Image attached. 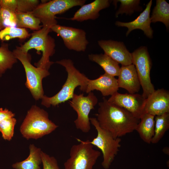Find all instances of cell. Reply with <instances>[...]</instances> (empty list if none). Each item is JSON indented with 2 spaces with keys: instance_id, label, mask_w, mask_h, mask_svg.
Here are the masks:
<instances>
[{
  "instance_id": "cell-7",
  "label": "cell",
  "mask_w": 169,
  "mask_h": 169,
  "mask_svg": "<svg viewBox=\"0 0 169 169\" xmlns=\"http://www.w3.org/2000/svg\"><path fill=\"white\" fill-rule=\"evenodd\" d=\"M13 52L15 57L20 61L24 68L27 78L26 87L36 100L41 99L44 96L42 80L49 75V69L33 66L30 63L28 53L22 51L18 46L16 47Z\"/></svg>"
},
{
  "instance_id": "cell-11",
  "label": "cell",
  "mask_w": 169,
  "mask_h": 169,
  "mask_svg": "<svg viewBox=\"0 0 169 169\" xmlns=\"http://www.w3.org/2000/svg\"><path fill=\"white\" fill-rule=\"evenodd\" d=\"M50 29L62 38L69 49L79 52L85 51L89 43L83 29L58 24L51 27Z\"/></svg>"
},
{
  "instance_id": "cell-18",
  "label": "cell",
  "mask_w": 169,
  "mask_h": 169,
  "mask_svg": "<svg viewBox=\"0 0 169 169\" xmlns=\"http://www.w3.org/2000/svg\"><path fill=\"white\" fill-rule=\"evenodd\" d=\"M117 79L114 76L105 73L97 79H89L86 93L96 90L100 91L103 96L111 95L119 90Z\"/></svg>"
},
{
  "instance_id": "cell-2",
  "label": "cell",
  "mask_w": 169,
  "mask_h": 169,
  "mask_svg": "<svg viewBox=\"0 0 169 169\" xmlns=\"http://www.w3.org/2000/svg\"><path fill=\"white\" fill-rule=\"evenodd\" d=\"M55 63L65 68L67 77L61 89L57 94L51 97L44 95L41 98L42 105L47 108L51 105L56 106L72 99L74 90L78 86L80 87L81 91L85 92L89 79L75 68L71 59H64Z\"/></svg>"
},
{
  "instance_id": "cell-17",
  "label": "cell",
  "mask_w": 169,
  "mask_h": 169,
  "mask_svg": "<svg viewBox=\"0 0 169 169\" xmlns=\"http://www.w3.org/2000/svg\"><path fill=\"white\" fill-rule=\"evenodd\" d=\"M111 2L109 0H95L90 3L84 4L72 17L66 19L80 22L95 20L99 17L100 11L108 8Z\"/></svg>"
},
{
  "instance_id": "cell-31",
  "label": "cell",
  "mask_w": 169,
  "mask_h": 169,
  "mask_svg": "<svg viewBox=\"0 0 169 169\" xmlns=\"http://www.w3.org/2000/svg\"><path fill=\"white\" fill-rule=\"evenodd\" d=\"M41 159L43 169H60L56 159L42 151Z\"/></svg>"
},
{
  "instance_id": "cell-33",
  "label": "cell",
  "mask_w": 169,
  "mask_h": 169,
  "mask_svg": "<svg viewBox=\"0 0 169 169\" xmlns=\"http://www.w3.org/2000/svg\"><path fill=\"white\" fill-rule=\"evenodd\" d=\"M15 114L8 109L0 108V122L7 118L14 117Z\"/></svg>"
},
{
  "instance_id": "cell-22",
  "label": "cell",
  "mask_w": 169,
  "mask_h": 169,
  "mask_svg": "<svg viewBox=\"0 0 169 169\" xmlns=\"http://www.w3.org/2000/svg\"><path fill=\"white\" fill-rule=\"evenodd\" d=\"M150 19L151 23L161 22L168 30L169 28V4L165 0H156L152 10Z\"/></svg>"
},
{
  "instance_id": "cell-26",
  "label": "cell",
  "mask_w": 169,
  "mask_h": 169,
  "mask_svg": "<svg viewBox=\"0 0 169 169\" xmlns=\"http://www.w3.org/2000/svg\"><path fill=\"white\" fill-rule=\"evenodd\" d=\"M112 1L115 8L117 7V3L120 2V3L115 14L116 18L119 15L124 13L131 15L135 12H141L143 10L142 7L139 5L140 3L139 0H115Z\"/></svg>"
},
{
  "instance_id": "cell-14",
  "label": "cell",
  "mask_w": 169,
  "mask_h": 169,
  "mask_svg": "<svg viewBox=\"0 0 169 169\" xmlns=\"http://www.w3.org/2000/svg\"><path fill=\"white\" fill-rule=\"evenodd\" d=\"M169 113V92L163 89L155 91L146 99L144 114L155 116Z\"/></svg>"
},
{
  "instance_id": "cell-32",
  "label": "cell",
  "mask_w": 169,
  "mask_h": 169,
  "mask_svg": "<svg viewBox=\"0 0 169 169\" xmlns=\"http://www.w3.org/2000/svg\"><path fill=\"white\" fill-rule=\"evenodd\" d=\"M0 6L7 8L16 12L17 0H0Z\"/></svg>"
},
{
  "instance_id": "cell-34",
  "label": "cell",
  "mask_w": 169,
  "mask_h": 169,
  "mask_svg": "<svg viewBox=\"0 0 169 169\" xmlns=\"http://www.w3.org/2000/svg\"><path fill=\"white\" fill-rule=\"evenodd\" d=\"M4 27L3 25V22L2 18L0 13V30H1L4 28Z\"/></svg>"
},
{
  "instance_id": "cell-6",
  "label": "cell",
  "mask_w": 169,
  "mask_h": 169,
  "mask_svg": "<svg viewBox=\"0 0 169 169\" xmlns=\"http://www.w3.org/2000/svg\"><path fill=\"white\" fill-rule=\"evenodd\" d=\"M77 140L80 143L71 148L69 157L64 164V169H93L101 152L94 148L90 140Z\"/></svg>"
},
{
  "instance_id": "cell-29",
  "label": "cell",
  "mask_w": 169,
  "mask_h": 169,
  "mask_svg": "<svg viewBox=\"0 0 169 169\" xmlns=\"http://www.w3.org/2000/svg\"><path fill=\"white\" fill-rule=\"evenodd\" d=\"M0 13L4 28L7 27H16L17 18L15 12L7 8L0 6Z\"/></svg>"
},
{
  "instance_id": "cell-25",
  "label": "cell",
  "mask_w": 169,
  "mask_h": 169,
  "mask_svg": "<svg viewBox=\"0 0 169 169\" xmlns=\"http://www.w3.org/2000/svg\"><path fill=\"white\" fill-rule=\"evenodd\" d=\"M17 62L13 52L9 49L8 44L3 42L0 47V77Z\"/></svg>"
},
{
  "instance_id": "cell-20",
  "label": "cell",
  "mask_w": 169,
  "mask_h": 169,
  "mask_svg": "<svg viewBox=\"0 0 169 169\" xmlns=\"http://www.w3.org/2000/svg\"><path fill=\"white\" fill-rule=\"evenodd\" d=\"M29 154L24 160L16 162L12 165L14 169H41L40 166L42 163V150L33 144L29 146Z\"/></svg>"
},
{
  "instance_id": "cell-10",
  "label": "cell",
  "mask_w": 169,
  "mask_h": 169,
  "mask_svg": "<svg viewBox=\"0 0 169 169\" xmlns=\"http://www.w3.org/2000/svg\"><path fill=\"white\" fill-rule=\"evenodd\" d=\"M69 101L70 105L77 114V119L74 121L76 128L83 133L88 132L91 128L89 115L98 103L97 97L92 92L86 96L83 94H74Z\"/></svg>"
},
{
  "instance_id": "cell-15",
  "label": "cell",
  "mask_w": 169,
  "mask_h": 169,
  "mask_svg": "<svg viewBox=\"0 0 169 169\" xmlns=\"http://www.w3.org/2000/svg\"><path fill=\"white\" fill-rule=\"evenodd\" d=\"M152 1L151 0L146 5L144 10L134 20L128 22L116 21L115 25L118 27H125L128 28L126 33V37L133 30L139 29L144 32L145 35L148 38H153V30L151 26V21L150 13Z\"/></svg>"
},
{
  "instance_id": "cell-8",
  "label": "cell",
  "mask_w": 169,
  "mask_h": 169,
  "mask_svg": "<svg viewBox=\"0 0 169 169\" xmlns=\"http://www.w3.org/2000/svg\"><path fill=\"white\" fill-rule=\"evenodd\" d=\"M85 0H53L39 4L32 13L40 20L43 26L51 28L57 24L55 15L64 13L71 8L82 6Z\"/></svg>"
},
{
  "instance_id": "cell-19",
  "label": "cell",
  "mask_w": 169,
  "mask_h": 169,
  "mask_svg": "<svg viewBox=\"0 0 169 169\" xmlns=\"http://www.w3.org/2000/svg\"><path fill=\"white\" fill-rule=\"evenodd\" d=\"M155 116L144 114L140 119L136 128V131L141 138L145 143H151L154 134Z\"/></svg>"
},
{
  "instance_id": "cell-9",
  "label": "cell",
  "mask_w": 169,
  "mask_h": 169,
  "mask_svg": "<svg viewBox=\"0 0 169 169\" xmlns=\"http://www.w3.org/2000/svg\"><path fill=\"white\" fill-rule=\"evenodd\" d=\"M131 54L132 64L136 68L142 88V95L146 99L155 90L151 79L152 63L147 48L145 46H141Z\"/></svg>"
},
{
  "instance_id": "cell-21",
  "label": "cell",
  "mask_w": 169,
  "mask_h": 169,
  "mask_svg": "<svg viewBox=\"0 0 169 169\" xmlns=\"http://www.w3.org/2000/svg\"><path fill=\"white\" fill-rule=\"evenodd\" d=\"M89 59L100 66L105 73L115 77L118 76L120 67L119 64L105 54H89Z\"/></svg>"
},
{
  "instance_id": "cell-4",
  "label": "cell",
  "mask_w": 169,
  "mask_h": 169,
  "mask_svg": "<svg viewBox=\"0 0 169 169\" xmlns=\"http://www.w3.org/2000/svg\"><path fill=\"white\" fill-rule=\"evenodd\" d=\"M51 31L50 27L42 26L40 29L32 34L28 41L18 46L21 50L25 53H28V50L32 49L36 50L39 54L40 51L42 52L41 58L35 64L37 67L49 69L54 63L49 60L50 57L55 53V46L54 39L49 35Z\"/></svg>"
},
{
  "instance_id": "cell-13",
  "label": "cell",
  "mask_w": 169,
  "mask_h": 169,
  "mask_svg": "<svg viewBox=\"0 0 169 169\" xmlns=\"http://www.w3.org/2000/svg\"><path fill=\"white\" fill-rule=\"evenodd\" d=\"M98 44L104 53L122 66L132 64L131 54L122 42L101 40Z\"/></svg>"
},
{
  "instance_id": "cell-12",
  "label": "cell",
  "mask_w": 169,
  "mask_h": 169,
  "mask_svg": "<svg viewBox=\"0 0 169 169\" xmlns=\"http://www.w3.org/2000/svg\"><path fill=\"white\" fill-rule=\"evenodd\" d=\"M107 100L110 103L124 108L139 119L144 114L146 99L142 95L121 94L117 91Z\"/></svg>"
},
{
  "instance_id": "cell-1",
  "label": "cell",
  "mask_w": 169,
  "mask_h": 169,
  "mask_svg": "<svg viewBox=\"0 0 169 169\" xmlns=\"http://www.w3.org/2000/svg\"><path fill=\"white\" fill-rule=\"evenodd\" d=\"M98 103L96 118L100 126L115 138L135 131L140 119L123 108L110 103L103 97Z\"/></svg>"
},
{
  "instance_id": "cell-28",
  "label": "cell",
  "mask_w": 169,
  "mask_h": 169,
  "mask_svg": "<svg viewBox=\"0 0 169 169\" xmlns=\"http://www.w3.org/2000/svg\"><path fill=\"white\" fill-rule=\"evenodd\" d=\"M16 123L17 120L14 117L6 119L0 122V132L4 140L10 141L12 139Z\"/></svg>"
},
{
  "instance_id": "cell-16",
  "label": "cell",
  "mask_w": 169,
  "mask_h": 169,
  "mask_svg": "<svg viewBox=\"0 0 169 169\" xmlns=\"http://www.w3.org/2000/svg\"><path fill=\"white\" fill-rule=\"evenodd\" d=\"M118 77L117 81L119 88H123L131 94L139 91L141 84L134 64L121 66Z\"/></svg>"
},
{
  "instance_id": "cell-30",
  "label": "cell",
  "mask_w": 169,
  "mask_h": 169,
  "mask_svg": "<svg viewBox=\"0 0 169 169\" xmlns=\"http://www.w3.org/2000/svg\"><path fill=\"white\" fill-rule=\"evenodd\" d=\"M38 0H17L16 12H32L39 4Z\"/></svg>"
},
{
  "instance_id": "cell-23",
  "label": "cell",
  "mask_w": 169,
  "mask_h": 169,
  "mask_svg": "<svg viewBox=\"0 0 169 169\" xmlns=\"http://www.w3.org/2000/svg\"><path fill=\"white\" fill-rule=\"evenodd\" d=\"M17 18V27L28 28L37 31L40 29L42 26L40 25L39 19L35 17L31 12H16Z\"/></svg>"
},
{
  "instance_id": "cell-27",
  "label": "cell",
  "mask_w": 169,
  "mask_h": 169,
  "mask_svg": "<svg viewBox=\"0 0 169 169\" xmlns=\"http://www.w3.org/2000/svg\"><path fill=\"white\" fill-rule=\"evenodd\" d=\"M30 35L28 31L24 28L7 27L0 31V40L3 42L15 38L24 39Z\"/></svg>"
},
{
  "instance_id": "cell-24",
  "label": "cell",
  "mask_w": 169,
  "mask_h": 169,
  "mask_svg": "<svg viewBox=\"0 0 169 169\" xmlns=\"http://www.w3.org/2000/svg\"><path fill=\"white\" fill-rule=\"evenodd\" d=\"M154 134L151 143H158L169 128V113L155 117Z\"/></svg>"
},
{
  "instance_id": "cell-3",
  "label": "cell",
  "mask_w": 169,
  "mask_h": 169,
  "mask_svg": "<svg viewBox=\"0 0 169 169\" xmlns=\"http://www.w3.org/2000/svg\"><path fill=\"white\" fill-rule=\"evenodd\" d=\"M58 127L49 119L46 111L33 105L28 111L20 131L26 139L37 140L52 133Z\"/></svg>"
},
{
  "instance_id": "cell-5",
  "label": "cell",
  "mask_w": 169,
  "mask_h": 169,
  "mask_svg": "<svg viewBox=\"0 0 169 169\" xmlns=\"http://www.w3.org/2000/svg\"><path fill=\"white\" fill-rule=\"evenodd\" d=\"M90 119L97 132L96 137L90 143L101 151L103 157L101 165L104 169H108L120 150L121 139L115 138L110 132L101 127L95 117H90Z\"/></svg>"
}]
</instances>
